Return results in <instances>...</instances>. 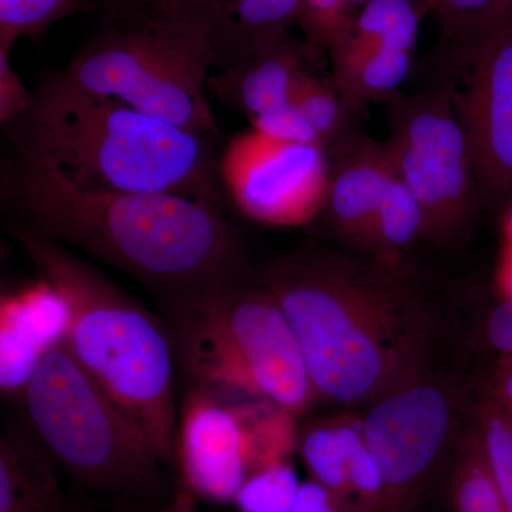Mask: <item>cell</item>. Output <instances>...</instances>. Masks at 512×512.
<instances>
[{"mask_svg": "<svg viewBox=\"0 0 512 512\" xmlns=\"http://www.w3.org/2000/svg\"><path fill=\"white\" fill-rule=\"evenodd\" d=\"M5 127L15 153L49 161L74 184L178 194L221 208L217 137L84 93L62 72L43 76L28 110Z\"/></svg>", "mask_w": 512, "mask_h": 512, "instance_id": "obj_3", "label": "cell"}, {"mask_svg": "<svg viewBox=\"0 0 512 512\" xmlns=\"http://www.w3.org/2000/svg\"><path fill=\"white\" fill-rule=\"evenodd\" d=\"M453 512H507L498 493L477 429L461 451L453 484Z\"/></svg>", "mask_w": 512, "mask_h": 512, "instance_id": "obj_21", "label": "cell"}, {"mask_svg": "<svg viewBox=\"0 0 512 512\" xmlns=\"http://www.w3.org/2000/svg\"><path fill=\"white\" fill-rule=\"evenodd\" d=\"M389 151L394 171L426 215V238L460 235L481 192L467 131L448 86L389 100Z\"/></svg>", "mask_w": 512, "mask_h": 512, "instance_id": "obj_8", "label": "cell"}, {"mask_svg": "<svg viewBox=\"0 0 512 512\" xmlns=\"http://www.w3.org/2000/svg\"><path fill=\"white\" fill-rule=\"evenodd\" d=\"M153 512H200L195 503V495L191 491H181L175 495L174 500L160 510Z\"/></svg>", "mask_w": 512, "mask_h": 512, "instance_id": "obj_34", "label": "cell"}, {"mask_svg": "<svg viewBox=\"0 0 512 512\" xmlns=\"http://www.w3.org/2000/svg\"><path fill=\"white\" fill-rule=\"evenodd\" d=\"M349 416L315 421L299 434L298 447L311 480L322 485L348 512Z\"/></svg>", "mask_w": 512, "mask_h": 512, "instance_id": "obj_19", "label": "cell"}, {"mask_svg": "<svg viewBox=\"0 0 512 512\" xmlns=\"http://www.w3.org/2000/svg\"><path fill=\"white\" fill-rule=\"evenodd\" d=\"M23 397L36 439L86 487L120 494L156 483V448L63 339L43 353Z\"/></svg>", "mask_w": 512, "mask_h": 512, "instance_id": "obj_7", "label": "cell"}, {"mask_svg": "<svg viewBox=\"0 0 512 512\" xmlns=\"http://www.w3.org/2000/svg\"><path fill=\"white\" fill-rule=\"evenodd\" d=\"M356 2L359 0H301L296 26L302 29L303 40L318 55L329 53L352 28Z\"/></svg>", "mask_w": 512, "mask_h": 512, "instance_id": "obj_26", "label": "cell"}, {"mask_svg": "<svg viewBox=\"0 0 512 512\" xmlns=\"http://www.w3.org/2000/svg\"><path fill=\"white\" fill-rule=\"evenodd\" d=\"M420 8L440 20L444 45H454L510 16L512 0H421Z\"/></svg>", "mask_w": 512, "mask_h": 512, "instance_id": "obj_23", "label": "cell"}, {"mask_svg": "<svg viewBox=\"0 0 512 512\" xmlns=\"http://www.w3.org/2000/svg\"><path fill=\"white\" fill-rule=\"evenodd\" d=\"M26 227L120 269L165 301L249 276L221 208L178 194L94 190L16 153L6 175Z\"/></svg>", "mask_w": 512, "mask_h": 512, "instance_id": "obj_1", "label": "cell"}, {"mask_svg": "<svg viewBox=\"0 0 512 512\" xmlns=\"http://www.w3.org/2000/svg\"><path fill=\"white\" fill-rule=\"evenodd\" d=\"M477 431L505 510L512 512V416L490 393L478 407Z\"/></svg>", "mask_w": 512, "mask_h": 512, "instance_id": "obj_24", "label": "cell"}, {"mask_svg": "<svg viewBox=\"0 0 512 512\" xmlns=\"http://www.w3.org/2000/svg\"><path fill=\"white\" fill-rule=\"evenodd\" d=\"M249 121L255 133L269 140L288 144H311V146L322 148L318 136L309 126L308 120L296 106L295 101L265 111Z\"/></svg>", "mask_w": 512, "mask_h": 512, "instance_id": "obj_27", "label": "cell"}, {"mask_svg": "<svg viewBox=\"0 0 512 512\" xmlns=\"http://www.w3.org/2000/svg\"><path fill=\"white\" fill-rule=\"evenodd\" d=\"M301 0H201L218 53L217 70L254 55L298 25Z\"/></svg>", "mask_w": 512, "mask_h": 512, "instance_id": "obj_15", "label": "cell"}, {"mask_svg": "<svg viewBox=\"0 0 512 512\" xmlns=\"http://www.w3.org/2000/svg\"><path fill=\"white\" fill-rule=\"evenodd\" d=\"M485 336L500 355H512V302L504 301L488 315Z\"/></svg>", "mask_w": 512, "mask_h": 512, "instance_id": "obj_29", "label": "cell"}, {"mask_svg": "<svg viewBox=\"0 0 512 512\" xmlns=\"http://www.w3.org/2000/svg\"><path fill=\"white\" fill-rule=\"evenodd\" d=\"M360 423L382 474L386 512H413L450 439L451 393L417 377L369 404Z\"/></svg>", "mask_w": 512, "mask_h": 512, "instance_id": "obj_10", "label": "cell"}, {"mask_svg": "<svg viewBox=\"0 0 512 512\" xmlns=\"http://www.w3.org/2000/svg\"><path fill=\"white\" fill-rule=\"evenodd\" d=\"M295 103L315 131L330 161L362 137L356 136L353 126L356 111L343 101L333 82L326 83L312 73L296 94Z\"/></svg>", "mask_w": 512, "mask_h": 512, "instance_id": "obj_20", "label": "cell"}, {"mask_svg": "<svg viewBox=\"0 0 512 512\" xmlns=\"http://www.w3.org/2000/svg\"><path fill=\"white\" fill-rule=\"evenodd\" d=\"M114 6L144 10L153 13H192L185 8L184 0H113Z\"/></svg>", "mask_w": 512, "mask_h": 512, "instance_id": "obj_32", "label": "cell"}, {"mask_svg": "<svg viewBox=\"0 0 512 512\" xmlns=\"http://www.w3.org/2000/svg\"><path fill=\"white\" fill-rule=\"evenodd\" d=\"M333 84L340 97L359 113L373 101H389L399 94L413 66V52L367 46L343 37L330 49Z\"/></svg>", "mask_w": 512, "mask_h": 512, "instance_id": "obj_17", "label": "cell"}, {"mask_svg": "<svg viewBox=\"0 0 512 512\" xmlns=\"http://www.w3.org/2000/svg\"><path fill=\"white\" fill-rule=\"evenodd\" d=\"M505 237H507L508 248H512V205L505 218L504 225Z\"/></svg>", "mask_w": 512, "mask_h": 512, "instance_id": "obj_35", "label": "cell"}, {"mask_svg": "<svg viewBox=\"0 0 512 512\" xmlns=\"http://www.w3.org/2000/svg\"><path fill=\"white\" fill-rule=\"evenodd\" d=\"M464 80L448 87L467 131L483 197H512V13L466 42L444 45Z\"/></svg>", "mask_w": 512, "mask_h": 512, "instance_id": "obj_11", "label": "cell"}, {"mask_svg": "<svg viewBox=\"0 0 512 512\" xmlns=\"http://www.w3.org/2000/svg\"><path fill=\"white\" fill-rule=\"evenodd\" d=\"M291 512H345L333 501L322 485L309 480L302 483L296 494Z\"/></svg>", "mask_w": 512, "mask_h": 512, "instance_id": "obj_30", "label": "cell"}, {"mask_svg": "<svg viewBox=\"0 0 512 512\" xmlns=\"http://www.w3.org/2000/svg\"><path fill=\"white\" fill-rule=\"evenodd\" d=\"M330 167L323 148L279 143L254 130L232 140L220 158L222 185L235 205L272 227H303L319 217Z\"/></svg>", "mask_w": 512, "mask_h": 512, "instance_id": "obj_12", "label": "cell"}, {"mask_svg": "<svg viewBox=\"0 0 512 512\" xmlns=\"http://www.w3.org/2000/svg\"><path fill=\"white\" fill-rule=\"evenodd\" d=\"M99 0H0V47L13 49L23 37H37Z\"/></svg>", "mask_w": 512, "mask_h": 512, "instance_id": "obj_22", "label": "cell"}, {"mask_svg": "<svg viewBox=\"0 0 512 512\" xmlns=\"http://www.w3.org/2000/svg\"><path fill=\"white\" fill-rule=\"evenodd\" d=\"M261 284L291 323L318 399L369 406L424 376L429 313L382 272L298 252L272 265Z\"/></svg>", "mask_w": 512, "mask_h": 512, "instance_id": "obj_2", "label": "cell"}, {"mask_svg": "<svg viewBox=\"0 0 512 512\" xmlns=\"http://www.w3.org/2000/svg\"><path fill=\"white\" fill-rule=\"evenodd\" d=\"M330 167L328 192L319 215L339 237L360 245L382 201L394 167L384 144L360 137Z\"/></svg>", "mask_w": 512, "mask_h": 512, "instance_id": "obj_14", "label": "cell"}, {"mask_svg": "<svg viewBox=\"0 0 512 512\" xmlns=\"http://www.w3.org/2000/svg\"><path fill=\"white\" fill-rule=\"evenodd\" d=\"M498 286L503 293L504 301L512 302V248L507 247L500 271H498Z\"/></svg>", "mask_w": 512, "mask_h": 512, "instance_id": "obj_33", "label": "cell"}, {"mask_svg": "<svg viewBox=\"0 0 512 512\" xmlns=\"http://www.w3.org/2000/svg\"><path fill=\"white\" fill-rule=\"evenodd\" d=\"M111 8L63 70L67 82L191 133L220 136L207 96L218 53L204 16Z\"/></svg>", "mask_w": 512, "mask_h": 512, "instance_id": "obj_5", "label": "cell"}, {"mask_svg": "<svg viewBox=\"0 0 512 512\" xmlns=\"http://www.w3.org/2000/svg\"><path fill=\"white\" fill-rule=\"evenodd\" d=\"M490 394L512 416V355H501L495 363Z\"/></svg>", "mask_w": 512, "mask_h": 512, "instance_id": "obj_31", "label": "cell"}, {"mask_svg": "<svg viewBox=\"0 0 512 512\" xmlns=\"http://www.w3.org/2000/svg\"><path fill=\"white\" fill-rule=\"evenodd\" d=\"M0 512H70L52 456L12 427L0 436Z\"/></svg>", "mask_w": 512, "mask_h": 512, "instance_id": "obj_16", "label": "cell"}, {"mask_svg": "<svg viewBox=\"0 0 512 512\" xmlns=\"http://www.w3.org/2000/svg\"><path fill=\"white\" fill-rule=\"evenodd\" d=\"M426 235L423 207L394 171L360 247L369 249L382 262L394 261L397 255Z\"/></svg>", "mask_w": 512, "mask_h": 512, "instance_id": "obj_18", "label": "cell"}, {"mask_svg": "<svg viewBox=\"0 0 512 512\" xmlns=\"http://www.w3.org/2000/svg\"><path fill=\"white\" fill-rule=\"evenodd\" d=\"M295 417L274 403L231 402L222 389L198 384L177 436L188 491L234 503L249 477L292 456L299 441Z\"/></svg>", "mask_w": 512, "mask_h": 512, "instance_id": "obj_9", "label": "cell"}, {"mask_svg": "<svg viewBox=\"0 0 512 512\" xmlns=\"http://www.w3.org/2000/svg\"><path fill=\"white\" fill-rule=\"evenodd\" d=\"M318 53L291 32L212 74L208 89L249 120L295 101Z\"/></svg>", "mask_w": 512, "mask_h": 512, "instance_id": "obj_13", "label": "cell"}, {"mask_svg": "<svg viewBox=\"0 0 512 512\" xmlns=\"http://www.w3.org/2000/svg\"><path fill=\"white\" fill-rule=\"evenodd\" d=\"M12 234L66 309L69 352L171 463L175 350L165 325L67 247L23 224Z\"/></svg>", "mask_w": 512, "mask_h": 512, "instance_id": "obj_4", "label": "cell"}, {"mask_svg": "<svg viewBox=\"0 0 512 512\" xmlns=\"http://www.w3.org/2000/svg\"><path fill=\"white\" fill-rule=\"evenodd\" d=\"M301 484L289 460L278 461L249 477L234 504L241 512H291Z\"/></svg>", "mask_w": 512, "mask_h": 512, "instance_id": "obj_25", "label": "cell"}, {"mask_svg": "<svg viewBox=\"0 0 512 512\" xmlns=\"http://www.w3.org/2000/svg\"><path fill=\"white\" fill-rule=\"evenodd\" d=\"M164 305L175 356L198 384L293 416L318 399L291 323L264 285L245 276Z\"/></svg>", "mask_w": 512, "mask_h": 512, "instance_id": "obj_6", "label": "cell"}, {"mask_svg": "<svg viewBox=\"0 0 512 512\" xmlns=\"http://www.w3.org/2000/svg\"><path fill=\"white\" fill-rule=\"evenodd\" d=\"M185 8H187L188 12L198 13V9H200L201 0H184Z\"/></svg>", "mask_w": 512, "mask_h": 512, "instance_id": "obj_36", "label": "cell"}, {"mask_svg": "<svg viewBox=\"0 0 512 512\" xmlns=\"http://www.w3.org/2000/svg\"><path fill=\"white\" fill-rule=\"evenodd\" d=\"M10 52L0 47V121L3 126L12 123L28 110L32 90L23 84L10 63Z\"/></svg>", "mask_w": 512, "mask_h": 512, "instance_id": "obj_28", "label": "cell"}]
</instances>
